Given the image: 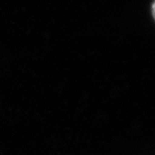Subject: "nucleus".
I'll use <instances>...</instances> for the list:
<instances>
[{"label":"nucleus","mask_w":155,"mask_h":155,"mask_svg":"<svg viewBox=\"0 0 155 155\" xmlns=\"http://www.w3.org/2000/svg\"><path fill=\"white\" fill-rule=\"evenodd\" d=\"M151 12H152L153 18H154V20H155V0L153 1L152 5H151Z\"/></svg>","instance_id":"obj_1"}]
</instances>
